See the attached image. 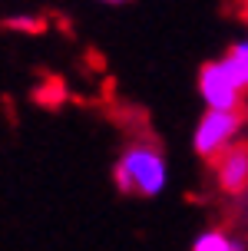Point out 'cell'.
<instances>
[{
    "label": "cell",
    "instance_id": "1",
    "mask_svg": "<svg viewBox=\"0 0 248 251\" xmlns=\"http://www.w3.org/2000/svg\"><path fill=\"white\" fill-rule=\"evenodd\" d=\"M112 182L123 195H139V199H156L169 182V165L156 146L136 142L123 152V159L112 169Z\"/></svg>",
    "mask_w": 248,
    "mask_h": 251
},
{
    "label": "cell",
    "instance_id": "2",
    "mask_svg": "<svg viewBox=\"0 0 248 251\" xmlns=\"http://www.w3.org/2000/svg\"><path fill=\"white\" fill-rule=\"evenodd\" d=\"M245 126L242 109H205L198 119L195 132H192V149L202 159H219L228 146L238 142V132Z\"/></svg>",
    "mask_w": 248,
    "mask_h": 251
},
{
    "label": "cell",
    "instance_id": "3",
    "mask_svg": "<svg viewBox=\"0 0 248 251\" xmlns=\"http://www.w3.org/2000/svg\"><path fill=\"white\" fill-rule=\"evenodd\" d=\"M198 96L205 102V109H242L245 89L238 86V79L228 70L225 56L209 60L198 70Z\"/></svg>",
    "mask_w": 248,
    "mask_h": 251
},
{
    "label": "cell",
    "instance_id": "4",
    "mask_svg": "<svg viewBox=\"0 0 248 251\" xmlns=\"http://www.w3.org/2000/svg\"><path fill=\"white\" fill-rule=\"evenodd\" d=\"M212 169L225 195H242L248 188V142L228 146L219 159H212Z\"/></svg>",
    "mask_w": 248,
    "mask_h": 251
},
{
    "label": "cell",
    "instance_id": "5",
    "mask_svg": "<svg viewBox=\"0 0 248 251\" xmlns=\"http://www.w3.org/2000/svg\"><path fill=\"white\" fill-rule=\"evenodd\" d=\"M189 251H245V245L238 238H232L228 231H222V228H209L192 241Z\"/></svg>",
    "mask_w": 248,
    "mask_h": 251
},
{
    "label": "cell",
    "instance_id": "6",
    "mask_svg": "<svg viewBox=\"0 0 248 251\" xmlns=\"http://www.w3.org/2000/svg\"><path fill=\"white\" fill-rule=\"evenodd\" d=\"M225 63H228V70L235 73L238 86L248 93V37L238 40V43H232V47L225 50Z\"/></svg>",
    "mask_w": 248,
    "mask_h": 251
},
{
    "label": "cell",
    "instance_id": "7",
    "mask_svg": "<svg viewBox=\"0 0 248 251\" xmlns=\"http://www.w3.org/2000/svg\"><path fill=\"white\" fill-rule=\"evenodd\" d=\"M7 26H17V30H40L43 24H37V20H10Z\"/></svg>",
    "mask_w": 248,
    "mask_h": 251
},
{
    "label": "cell",
    "instance_id": "8",
    "mask_svg": "<svg viewBox=\"0 0 248 251\" xmlns=\"http://www.w3.org/2000/svg\"><path fill=\"white\" fill-rule=\"evenodd\" d=\"M103 3H123V0H103Z\"/></svg>",
    "mask_w": 248,
    "mask_h": 251
},
{
    "label": "cell",
    "instance_id": "9",
    "mask_svg": "<svg viewBox=\"0 0 248 251\" xmlns=\"http://www.w3.org/2000/svg\"><path fill=\"white\" fill-rule=\"evenodd\" d=\"M245 20H248V7H245Z\"/></svg>",
    "mask_w": 248,
    "mask_h": 251
}]
</instances>
